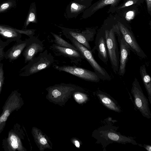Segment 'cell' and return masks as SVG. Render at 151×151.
Masks as SVG:
<instances>
[{
	"instance_id": "1",
	"label": "cell",
	"mask_w": 151,
	"mask_h": 151,
	"mask_svg": "<svg viewBox=\"0 0 151 151\" xmlns=\"http://www.w3.org/2000/svg\"><path fill=\"white\" fill-rule=\"evenodd\" d=\"M116 121L113 120L111 117H109L105 119L102 125L93 132V137L96 140V143L101 144L104 150L108 145L113 143L138 144L134 137L122 135L117 132L118 127L114 125Z\"/></svg>"
},
{
	"instance_id": "2",
	"label": "cell",
	"mask_w": 151,
	"mask_h": 151,
	"mask_svg": "<svg viewBox=\"0 0 151 151\" xmlns=\"http://www.w3.org/2000/svg\"><path fill=\"white\" fill-rule=\"evenodd\" d=\"M54 57L47 50L40 53L19 70L20 76H29L50 67L53 63Z\"/></svg>"
},
{
	"instance_id": "3",
	"label": "cell",
	"mask_w": 151,
	"mask_h": 151,
	"mask_svg": "<svg viewBox=\"0 0 151 151\" xmlns=\"http://www.w3.org/2000/svg\"><path fill=\"white\" fill-rule=\"evenodd\" d=\"M25 134L20 124L15 123L2 140V146L5 151H25L22 142Z\"/></svg>"
},
{
	"instance_id": "4",
	"label": "cell",
	"mask_w": 151,
	"mask_h": 151,
	"mask_svg": "<svg viewBox=\"0 0 151 151\" xmlns=\"http://www.w3.org/2000/svg\"><path fill=\"white\" fill-rule=\"evenodd\" d=\"M24 104L21 93L17 90L12 91L6 99L0 115V135L3 131L6 121L14 111L19 110Z\"/></svg>"
},
{
	"instance_id": "5",
	"label": "cell",
	"mask_w": 151,
	"mask_h": 151,
	"mask_svg": "<svg viewBox=\"0 0 151 151\" xmlns=\"http://www.w3.org/2000/svg\"><path fill=\"white\" fill-rule=\"evenodd\" d=\"M114 28L106 30L104 37L105 40L109 58L114 73H118L119 66V55Z\"/></svg>"
},
{
	"instance_id": "6",
	"label": "cell",
	"mask_w": 151,
	"mask_h": 151,
	"mask_svg": "<svg viewBox=\"0 0 151 151\" xmlns=\"http://www.w3.org/2000/svg\"><path fill=\"white\" fill-rule=\"evenodd\" d=\"M131 93L134 98L135 107L144 117L150 119L151 113L149 107L148 99L144 94L137 79L135 78L132 83Z\"/></svg>"
},
{
	"instance_id": "7",
	"label": "cell",
	"mask_w": 151,
	"mask_h": 151,
	"mask_svg": "<svg viewBox=\"0 0 151 151\" xmlns=\"http://www.w3.org/2000/svg\"><path fill=\"white\" fill-rule=\"evenodd\" d=\"M69 40L72 44L81 52L84 59L89 63L100 79L107 80H111L110 76L105 69L101 66L95 60L91 50L73 39H70Z\"/></svg>"
},
{
	"instance_id": "8",
	"label": "cell",
	"mask_w": 151,
	"mask_h": 151,
	"mask_svg": "<svg viewBox=\"0 0 151 151\" xmlns=\"http://www.w3.org/2000/svg\"><path fill=\"white\" fill-rule=\"evenodd\" d=\"M55 68L60 71L65 72L76 76L86 81L98 82L100 79L96 73L89 70L76 66H57Z\"/></svg>"
},
{
	"instance_id": "9",
	"label": "cell",
	"mask_w": 151,
	"mask_h": 151,
	"mask_svg": "<svg viewBox=\"0 0 151 151\" xmlns=\"http://www.w3.org/2000/svg\"><path fill=\"white\" fill-rule=\"evenodd\" d=\"M118 26L120 35L129 45L131 50L141 58H146V55L138 44L132 32L120 22H118Z\"/></svg>"
},
{
	"instance_id": "10",
	"label": "cell",
	"mask_w": 151,
	"mask_h": 151,
	"mask_svg": "<svg viewBox=\"0 0 151 151\" xmlns=\"http://www.w3.org/2000/svg\"><path fill=\"white\" fill-rule=\"evenodd\" d=\"M44 49L42 42L37 38L34 36L29 38L28 43L22 53L24 63L30 61L38 53L42 52Z\"/></svg>"
},
{
	"instance_id": "11",
	"label": "cell",
	"mask_w": 151,
	"mask_h": 151,
	"mask_svg": "<svg viewBox=\"0 0 151 151\" xmlns=\"http://www.w3.org/2000/svg\"><path fill=\"white\" fill-rule=\"evenodd\" d=\"M35 30H18L4 26H0V35L6 41L10 43L17 41L21 39V34L26 35L29 38L34 36Z\"/></svg>"
},
{
	"instance_id": "12",
	"label": "cell",
	"mask_w": 151,
	"mask_h": 151,
	"mask_svg": "<svg viewBox=\"0 0 151 151\" xmlns=\"http://www.w3.org/2000/svg\"><path fill=\"white\" fill-rule=\"evenodd\" d=\"M50 47L56 55L67 58L70 60L71 63L76 64H78L84 59L78 50L60 47L55 43L53 44Z\"/></svg>"
},
{
	"instance_id": "13",
	"label": "cell",
	"mask_w": 151,
	"mask_h": 151,
	"mask_svg": "<svg viewBox=\"0 0 151 151\" xmlns=\"http://www.w3.org/2000/svg\"><path fill=\"white\" fill-rule=\"evenodd\" d=\"M118 38L120 44L119 66L118 73L120 76H124L126 72V68L131 51L129 45L121 35L119 34Z\"/></svg>"
},
{
	"instance_id": "14",
	"label": "cell",
	"mask_w": 151,
	"mask_h": 151,
	"mask_svg": "<svg viewBox=\"0 0 151 151\" xmlns=\"http://www.w3.org/2000/svg\"><path fill=\"white\" fill-rule=\"evenodd\" d=\"M55 25L61 29L63 34L67 38L69 39H73L89 50H91V47L86 36V34L88 33L87 31H85L81 33L77 29L67 28Z\"/></svg>"
},
{
	"instance_id": "15",
	"label": "cell",
	"mask_w": 151,
	"mask_h": 151,
	"mask_svg": "<svg viewBox=\"0 0 151 151\" xmlns=\"http://www.w3.org/2000/svg\"><path fill=\"white\" fill-rule=\"evenodd\" d=\"M29 40V38L24 40L21 39L14 44L5 52L4 58L10 62L19 58L22 53Z\"/></svg>"
},
{
	"instance_id": "16",
	"label": "cell",
	"mask_w": 151,
	"mask_h": 151,
	"mask_svg": "<svg viewBox=\"0 0 151 151\" xmlns=\"http://www.w3.org/2000/svg\"><path fill=\"white\" fill-rule=\"evenodd\" d=\"M96 94L100 102L108 109L118 113L122 111L121 107L116 101L109 94L98 90Z\"/></svg>"
},
{
	"instance_id": "17",
	"label": "cell",
	"mask_w": 151,
	"mask_h": 151,
	"mask_svg": "<svg viewBox=\"0 0 151 151\" xmlns=\"http://www.w3.org/2000/svg\"><path fill=\"white\" fill-rule=\"evenodd\" d=\"M87 6L71 1L65 9L64 16L67 19L76 18L86 8Z\"/></svg>"
},
{
	"instance_id": "18",
	"label": "cell",
	"mask_w": 151,
	"mask_h": 151,
	"mask_svg": "<svg viewBox=\"0 0 151 151\" xmlns=\"http://www.w3.org/2000/svg\"><path fill=\"white\" fill-rule=\"evenodd\" d=\"M96 40V45L99 57L103 62L106 63L109 58L104 37L101 36Z\"/></svg>"
},
{
	"instance_id": "19",
	"label": "cell",
	"mask_w": 151,
	"mask_h": 151,
	"mask_svg": "<svg viewBox=\"0 0 151 151\" xmlns=\"http://www.w3.org/2000/svg\"><path fill=\"white\" fill-rule=\"evenodd\" d=\"M141 77L147 92L149 101L151 104V79L147 72L145 65H141L139 68Z\"/></svg>"
},
{
	"instance_id": "20",
	"label": "cell",
	"mask_w": 151,
	"mask_h": 151,
	"mask_svg": "<svg viewBox=\"0 0 151 151\" xmlns=\"http://www.w3.org/2000/svg\"><path fill=\"white\" fill-rule=\"evenodd\" d=\"M119 0H101L93 7L91 8L90 9H88L85 10L82 16V19L87 17L90 15V14L96 12L107 5L111 4L113 6L116 5Z\"/></svg>"
},
{
	"instance_id": "21",
	"label": "cell",
	"mask_w": 151,
	"mask_h": 151,
	"mask_svg": "<svg viewBox=\"0 0 151 151\" xmlns=\"http://www.w3.org/2000/svg\"><path fill=\"white\" fill-rule=\"evenodd\" d=\"M51 33L54 38V42L55 44L60 47L78 50L73 45L63 39L60 36L52 32H51Z\"/></svg>"
},
{
	"instance_id": "22",
	"label": "cell",
	"mask_w": 151,
	"mask_h": 151,
	"mask_svg": "<svg viewBox=\"0 0 151 151\" xmlns=\"http://www.w3.org/2000/svg\"><path fill=\"white\" fill-rule=\"evenodd\" d=\"M30 22L37 23L36 7L35 3L33 4L31 7L26 21L25 26H27Z\"/></svg>"
},
{
	"instance_id": "23",
	"label": "cell",
	"mask_w": 151,
	"mask_h": 151,
	"mask_svg": "<svg viewBox=\"0 0 151 151\" xmlns=\"http://www.w3.org/2000/svg\"><path fill=\"white\" fill-rule=\"evenodd\" d=\"M138 0H128L124 3L122 5L118 8V9L126 7L129 6L136 3Z\"/></svg>"
},
{
	"instance_id": "24",
	"label": "cell",
	"mask_w": 151,
	"mask_h": 151,
	"mask_svg": "<svg viewBox=\"0 0 151 151\" xmlns=\"http://www.w3.org/2000/svg\"><path fill=\"white\" fill-rule=\"evenodd\" d=\"M5 77L4 70L0 69V95L4 83Z\"/></svg>"
},
{
	"instance_id": "25",
	"label": "cell",
	"mask_w": 151,
	"mask_h": 151,
	"mask_svg": "<svg viewBox=\"0 0 151 151\" xmlns=\"http://www.w3.org/2000/svg\"><path fill=\"white\" fill-rule=\"evenodd\" d=\"M135 15V12L133 11H129L128 12L126 15L125 18L128 21H130L133 19Z\"/></svg>"
},
{
	"instance_id": "26",
	"label": "cell",
	"mask_w": 151,
	"mask_h": 151,
	"mask_svg": "<svg viewBox=\"0 0 151 151\" xmlns=\"http://www.w3.org/2000/svg\"><path fill=\"white\" fill-rule=\"evenodd\" d=\"M53 87L54 88L52 89V95L55 98H57L58 96H60L61 95V91L55 86H54Z\"/></svg>"
},
{
	"instance_id": "27",
	"label": "cell",
	"mask_w": 151,
	"mask_h": 151,
	"mask_svg": "<svg viewBox=\"0 0 151 151\" xmlns=\"http://www.w3.org/2000/svg\"><path fill=\"white\" fill-rule=\"evenodd\" d=\"M5 47L0 46V63L4 58L5 52L4 51V49Z\"/></svg>"
},
{
	"instance_id": "28",
	"label": "cell",
	"mask_w": 151,
	"mask_h": 151,
	"mask_svg": "<svg viewBox=\"0 0 151 151\" xmlns=\"http://www.w3.org/2000/svg\"><path fill=\"white\" fill-rule=\"evenodd\" d=\"M146 2L148 12L150 13L151 11V0H146Z\"/></svg>"
},
{
	"instance_id": "29",
	"label": "cell",
	"mask_w": 151,
	"mask_h": 151,
	"mask_svg": "<svg viewBox=\"0 0 151 151\" xmlns=\"http://www.w3.org/2000/svg\"><path fill=\"white\" fill-rule=\"evenodd\" d=\"M10 43L7 41H3L0 38V46H4L6 47L9 45Z\"/></svg>"
},
{
	"instance_id": "30",
	"label": "cell",
	"mask_w": 151,
	"mask_h": 151,
	"mask_svg": "<svg viewBox=\"0 0 151 151\" xmlns=\"http://www.w3.org/2000/svg\"><path fill=\"white\" fill-rule=\"evenodd\" d=\"M138 144L140 146H141L144 147L146 150L148 151H151V146L150 145H148L145 144H144L143 145H142L140 144Z\"/></svg>"
},
{
	"instance_id": "31",
	"label": "cell",
	"mask_w": 151,
	"mask_h": 151,
	"mask_svg": "<svg viewBox=\"0 0 151 151\" xmlns=\"http://www.w3.org/2000/svg\"><path fill=\"white\" fill-rule=\"evenodd\" d=\"M73 1L79 4L86 6V3L88 0H73Z\"/></svg>"
},
{
	"instance_id": "32",
	"label": "cell",
	"mask_w": 151,
	"mask_h": 151,
	"mask_svg": "<svg viewBox=\"0 0 151 151\" xmlns=\"http://www.w3.org/2000/svg\"><path fill=\"white\" fill-rule=\"evenodd\" d=\"M9 4L8 3H5L3 4L1 6V9L3 10L6 9L9 7Z\"/></svg>"
},
{
	"instance_id": "33",
	"label": "cell",
	"mask_w": 151,
	"mask_h": 151,
	"mask_svg": "<svg viewBox=\"0 0 151 151\" xmlns=\"http://www.w3.org/2000/svg\"><path fill=\"white\" fill-rule=\"evenodd\" d=\"M40 143L43 145H45L47 143L46 139L43 137H42L40 139Z\"/></svg>"
},
{
	"instance_id": "34",
	"label": "cell",
	"mask_w": 151,
	"mask_h": 151,
	"mask_svg": "<svg viewBox=\"0 0 151 151\" xmlns=\"http://www.w3.org/2000/svg\"><path fill=\"white\" fill-rule=\"evenodd\" d=\"M75 98L78 99H83L82 96L80 94H76L75 95Z\"/></svg>"
},
{
	"instance_id": "35",
	"label": "cell",
	"mask_w": 151,
	"mask_h": 151,
	"mask_svg": "<svg viewBox=\"0 0 151 151\" xmlns=\"http://www.w3.org/2000/svg\"><path fill=\"white\" fill-rule=\"evenodd\" d=\"M75 145L77 147H80L79 143L78 141H75Z\"/></svg>"
}]
</instances>
